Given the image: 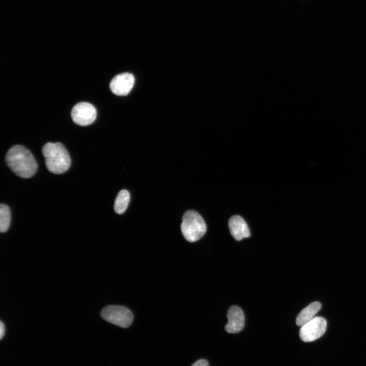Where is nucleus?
<instances>
[{"label":"nucleus","mask_w":366,"mask_h":366,"mask_svg":"<svg viewBox=\"0 0 366 366\" xmlns=\"http://www.w3.org/2000/svg\"><path fill=\"white\" fill-rule=\"evenodd\" d=\"M228 322L226 324V331L230 333H237L243 329L245 325V315L241 309L237 306L231 307L227 312Z\"/></svg>","instance_id":"nucleus-8"},{"label":"nucleus","mask_w":366,"mask_h":366,"mask_svg":"<svg viewBox=\"0 0 366 366\" xmlns=\"http://www.w3.org/2000/svg\"><path fill=\"white\" fill-rule=\"evenodd\" d=\"M5 333V326L4 323L0 321V339H2Z\"/></svg>","instance_id":"nucleus-14"},{"label":"nucleus","mask_w":366,"mask_h":366,"mask_svg":"<svg viewBox=\"0 0 366 366\" xmlns=\"http://www.w3.org/2000/svg\"><path fill=\"white\" fill-rule=\"evenodd\" d=\"M321 308V304L318 301H315L304 308L297 315L296 319V324L299 326H302L308 322L315 317V315L319 311Z\"/></svg>","instance_id":"nucleus-10"},{"label":"nucleus","mask_w":366,"mask_h":366,"mask_svg":"<svg viewBox=\"0 0 366 366\" xmlns=\"http://www.w3.org/2000/svg\"><path fill=\"white\" fill-rule=\"evenodd\" d=\"M130 195L129 192L122 190L117 194L114 202V210L118 214L124 213L129 204Z\"/></svg>","instance_id":"nucleus-11"},{"label":"nucleus","mask_w":366,"mask_h":366,"mask_svg":"<svg viewBox=\"0 0 366 366\" xmlns=\"http://www.w3.org/2000/svg\"><path fill=\"white\" fill-rule=\"evenodd\" d=\"M6 161L11 170L22 178L33 176L37 169V164L33 155L22 145L11 147L6 154Z\"/></svg>","instance_id":"nucleus-1"},{"label":"nucleus","mask_w":366,"mask_h":366,"mask_svg":"<svg viewBox=\"0 0 366 366\" xmlns=\"http://www.w3.org/2000/svg\"><path fill=\"white\" fill-rule=\"evenodd\" d=\"M228 226L232 236L236 240L250 236V232L246 222L239 216L231 217L228 221Z\"/></svg>","instance_id":"nucleus-9"},{"label":"nucleus","mask_w":366,"mask_h":366,"mask_svg":"<svg viewBox=\"0 0 366 366\" xmlns=\"http://www.w3.org/2000/svg\"><path fill=\"white\" fill-rule=\"evenodd\" d=\"M192 366H208V362L205 359H199L194 362Z\"/></svg>","instance_id":"nucleus-13"},{"label":"nucleus","mask_w":366,"mask_h":366,"mask_svg":"<svg viewBox=\"0 0 366 366\" xmlns=\"http://www.w3.org/2000/svg\"><path fill=\"white\" fill-rule=\"evenodd\" d=\"M180 227L185 239L191 242L200 239L206 230L203 218L198 212L191 210L184 214Z\"/></svg>","instance_id":"nucleus-3"},{"label":"nucleus","mask_w":366,"mask_h":366,"mask_svg":"<svg viewBox=\"0 0 366 366\" xmlns=\"http://www.w3.org/2000/svg\"><path fill=\"white\" fill-rule=\"evenodd\" d=\"M134 81V77L132 74L121 73L113 78L110 83V88L115 95L126 96L132 89Z\"/></svg>","instance_id":"nucleus-7"},{"label":"nucleus","mask_w":366,"mask_h":366,"mask_svg":"<svg viewBox=\"0 0 366 366\" xmlns=\"http://www.w3.org/2000/svg\"><path fill=\"white\" fill-rule=\"evenodd\" d=\"M327 322L321 317H315L310 321L301 326L299 330L300 339L305 342L314 341L325 333Z\"/></svg>","instance_id":"nucleus-5"},{"label":"nucleus","mask_w":366,"mask_h":366,"mask_svg":"<svg viewBox=\"0 0 366 366\" xmlns=\"http://www.w3.org/2000/svg\"><path fill=\"white\" fill-rule=\"evenodd\" d=\"M101 316L106 321L123 328L128 327L133 320L131 311L121 306L105 307L102 310Z\"/></svg>","instance_id":"nucleus-4"},{"label":"nucleus","mask_w":366,"mask_h":366,"mask_svg":"<svg viewBox=\"0 0 366 366\" xmlns=\"http://www.w3.org/2000/svg\"><path fill=\"white\" fill-rule=\"evenodd\" d=\"M11 212L9 207L4 204L0 205V231L6 232L10 226Z\"/></svg>","instance_id":"nucleus-12"},{"label":"nucleus","mask_w":366,"mask_h":366,"mask_svg":"<svg viewBox=\"0 0 366 366\" xmlns=\"http://www.w3.org/2000/svg\"><path fill=\"white\" fill-rule=\"evenodd\" d=\"M42 153L46 167L50 172L54 174H61L70 168V157L62 143L48 142L43 147Z\"/></svg>","instance_id":"nucleus-2"},{"label":"nucleus","mask_w":366,"mask_h":366,"mask_svg":"<svg viewBox=\"0 0 366 366\" xmlns=\"http://www.w3.org/2000/svg\"><path fill=\"white\" fill-rule=\"evenodd\" d=\"M71 117L76 124L82 126H87L96 119L97 110L94 106L89 103H78L73 107Z\"/></svg>","instance_id":"nucleus-6"}]
</instances>
